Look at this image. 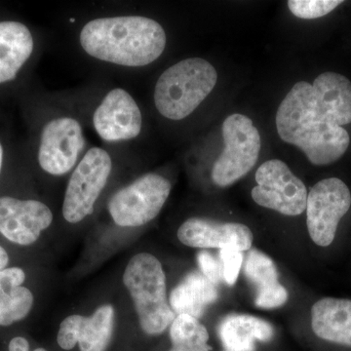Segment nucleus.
<instances>
[{"mask_svg":"<svg viewBox=\"0 0 351 351\" xmlns=\"http://www.w3.org/2000/svg\"><path fill=\"white\" fill-rule=\"evenodd\" d=\"M78 38L88 56L124 68H142L154 63L163 54L167 43L162 25L138 15L90 20L83 25Z\"/></svg>","mask_w":351,"mask_h":351,"instance_id":"nucleus-1","label":"nucleus"},{"mask_svg":"<svg viewBox=\"0 0 351 351\" xmlns=\"http://www.w3.org/2000/svg\"><path fill=\"white\" fill-rule=\"evenodd\" d=\"M276 128L285 143L299 147L314 165L338 161L350 144L348 132L316 112L313 85L295 83L276 113Z\"/></svg>","mask_w":351,"mask_h":351,"instance_id":"nucleus-2","label":"nucleus"},{"mask_svg":"<svg viewBox=\"0 0 351 351\" xmlns=\"http://www.w3.org/2000/svg\"><path fill=\"white\" fill-rule=\"evenodd\" d=\"M216 69L202 58H189L164 71L154 87L157 112L179 121L191 115L213 91Z\"/></svg>","mask_w":351,"mask_h":351,"instance_id":"nucleus-3","label":"nucleus"},{"mask_svg":"<svg viewBox=\"0 0 351 351\" xmlns=\"http://www.w3.org/2000/svg\"><path fill=\"white\" fill-rule=\"evenodd\" d=\"M123 283L133 300L143 331L151 336L162 334L172 324L176 314L167 301L161 263L152 254L134 256L124 270Z\"/></svg>","mask_w":351,"mask_h":351,"instance_id":"nucleus-4","label":"nucleus"},{"mask_svg":"<svg viewBox=\"0 0 351 351\" xmlns=\"http://www.w3.org/2000/svg\"><path fill=\"white\" fill-rule=\"evenodd\" d=\"M112 158L100 147H90L69 177L64 193L63 216L78 223L94 212L95 205L107 186L112 171Z\"/></svg>","mask_w":351,"mask_h":351,"instance_id":"nucleus-5","label":"nucleus"},{"mask_svg":"<svg viewBox=\"0 0 351 351\" xmlns=\"http://www.w3.org/2000/svg\"><path fill=\"white\" fill-rule=\"evenodd\" d=\"M223 138L225 149L214 164L212 180L226 188L253 169L260 156L261 136L248 117L233 113L223 121Z\"/></svg>","mask_w":351,"mask_h":351,"instance_id":"nucleus-6","label":"nucleus"},{"mask_svg":"<svg viewBox=\"0 0 351 351\" xmlns=\"http://www.w3.org/2000/svg\"><path fill=\"white\" fill-rule=\"evenodd\" d=\"M171 182L163 176L147 173L114 193L108 210L117 226L138 228L156 218L169 197Z\"/></svg>","mask_w":351,"mask_h":351,"instance_id":"nucleus-7","label":"nucleus"},{"mask_svg":"<svg viewBox=\"0 0 351 351\" xmlns=\"http://www.w3.org/2000/svg\"><path fill=\"white\" fill-rule=\"evenodd\" d=\"M86 137L80 120L57 115L44 124L39 140L38 160L44 172L55 177L73 172L86 154Z\"/></svg>","mask_w":351,"mask_h":351,"instance_id":"nucleus-8","label":"nucleus"},{"mask_svg":"<svg viewBox=\"0 0 351 351\" xmlns=\"http://www.w3.org/2000/svg\"><path fill=\"white\" fill-rule=\"evenodd\" d=\"M350 207V189L341 179L328 178L314 184L307 195L306 209L307 230L314 243L329 247Z\"/></svg>","mask_w":351,"mask_h":351,"instance_id":"nucleus-9","label":"nucleus"},{"mask_svg":"<svg viewBox=\"0 0 351 351\" xmlns=\"http://www.w3.org/2000/svg\"><path fill=\"white\" fill-rule=\"evenodd\" d=\"M256 182L251 195L260 206L291 217L306 209V186L283 161L271 159L263 163L256 173Z\"/></svg>","mask_w":351,"mask_h":351,"instance_id":"nucleus-10","label":"nucleus"},{"mask_svg":"<svg viewBox=\"0 0 351 351\" xmlns=\"http://www.w3.org/2000/svg\"><path fill=\"white\" fill-rule=\"evenodd\" d=\"M94 130L106 143L128 142L138 137L143 115L134 97L123 88H113L95 108Z\"/></svg>","mask_w":351,"mask_h":351,"instance_id":"nucleus-11","label":"nucleus"},{"mask_svg":"<svg viewBox=\"0 0 351 351\" xmlns=\"http://www.w3.org/2000/svg\"><path fill=\"white\" fill-rule=\"evenodd\" d=\"M52 221V211L40 201L0 197V233L13 243L34 244Z\"/></svg>","mask_w":351,"mask_h":351,"instance_id":"nucleus-12","label":"nucleus"},{"mask_svg":"<svg viewBox=\"0 0 351 351\" xmlns=\"http://www.w3.org/2000/svg\"><path fill=\"white\" fill-rule=\"evenodd\" d=\"M178 239L193 248H233L243 252L250 250L254 237L250 228L242 223L191 218L180 226Z\"/></svg>","mask_w":351,"mask_h":351,"instance_id":"nucleus-13","label":"nucleus"},{"mask_svg":"<svg viewBox=\"0 0 351 351\" xmlns=\"http://www.w3.org/2000/svg\"><path fill=\"white\" fill-rule=\"evenodd\" d=\"M316 112L343 127L351 123V82L336 73H321L313 84Z\"/></svg>","mask_w":351,"mask_h":351,"instance_id":"nucleus-14","label":"nucleus"},{"mask_svg":"<svg viewBox=\"0 0 351 351\" xmlns=\"http://www.w3.org/2000/svg\"><path fill=\"white\" fill-rule=\"evenodd\" d=\"M311 328L318 338L351 346V300L323 298L311 308Z\"/></svg>","mask_w":351,"mask_h":351,"instance_id":"nucleus-15","label":"nucleus"},{"mask_svg":"<svg viewBox=\"0 0 351 351\" xmlns=\"http://www.w3.org/2000/svg\"><path fill=\"white\" fill-rule=\"evenodd\" d=\"M34 49V36L27 25L16 21L0 22V84L15 80Z\"/></svg>","mask_w":351,"mask_h":351,"instance_id":"nucleus-16","label":"nucleus"},{"mask_svg":"<svg viewBox=\"0 0 351 351\" xmlns=\"http://www.w3.org/2000/svg\"><path fill=\"white\" fill-rule=\"evenodd\" d=\"M274 335L269 322L246 314L226 316L219 326V339L228 351H255L257 341H269Z\"/></svg>","mask_w":351,"mask_h":351,"instance_id":"nucleus-17","label":"nucleus"},{"mask_svg":"<svg viewBox=\"0 0 351 351\" xmlns=\"http://www.w3.org/2000/svg\"><path fill=\"white\" fill-rule=\"evenodd\" d=\"M216 285L197 271L189 272L170 295V306L175 314L200 318L205 308L218 300Z\"/></svg>","mask_w":351,"mask_h":351,"instance_id":"nucleus-18","label":"nucleus"},{"mask_svg":"<svg viewBox=\"0 0 351 351\" xmlns=\"http://www.w3.org/2000/svg\"><path fill=\"white\" fill-rule=\"evenodd\" d=\"M115 311L110 304L97 308L91 316L80 317L77 343L80 351H106L114 329Z\"/></svg>","mask_w":351,"mask_h":351,"instance_id":"nucleus-19","label":"nucleus"},{"mask_svg":"<svg viewBox=\"0 0 351 351\" xmlns=\"http://www.w3.org/2000/svg\"><path fill=\"white\" fill-rule=\"evenodd\" d=\"M172 348L169 351H210L209 334L197 318L179 314L170 325Z\"/></svg>","mask_w":351,"mask_h":351,"instance_id":"nucleus-20","label":"nucleus"},{"mask_svg":"<svg viewBox=\"0 0 351 351\" xmlns=\"http://www.w3.org/2000/svg\"><path fill=\"white\" fill-rule=\"evenodd\" d=\"M245 274L252 285L255 286L256 293L269 290L280 284L276 263L269 256L256 249L249 252Z\"/></svg>","mask_w":351,"mask_h":351,"instance_id":"nucleus-21","label":"nucleus"},{"mask_svg":"<svg viewBox=\"0 0 351 351\" xmlns=\"http://www.w3.org/2000/svg\"><path fill=\"white\" fill-rule=\"evenodd\" d=\"M34 295L29 289L17 287L0 298V325L9 326L23 320L32 311Z\"/></svg>","mask_w":351,"mask_h":351,"instance_id":"nucleus-22","label":"nucleus"},{"mask_svg":"<svg viewBox=\"0 0 351 351\" xmlns=\"http://www.w3.org/2000/svg\"><path fill=\"white\" fill-rule=\"evenodd\" d=\"M343 2L341 0H290L288 7L295 17L313 20L331 13Z\"/></svg>","mask_w":351,"mask_h":351,"instance_id":"nucleus-23","label":"nucleus"},{"mask_svg":"<svg viewBox=\"0 0 351 351\" xmlns=\"http://www.w3.org/2000/svg\"><path fill=\"white\" fill-rule=\"evenodd\" d=\"M219 257L223 265V279L228 286H233L239 278L240 269L243 262L242 252L233 248L221 249Z\"/></svg>","mask_w":351,"mask_h":351,"instance_id":"nucleus-24","label":"nucleus"},{"mask_svg":"<svg viewBox=\"0 0 351 351\" xmlns=\"http://www.w3.org/2000/svg\"><path fill=\"white\" fill-rule=\"evenodd\" d=\"M82 315L73 314L64 318L58 332V345L64 350H71L77 345L78 325Z\"/></svg>","mask_w":351,"mask_h":351,"instance_id":"nucleus-25","label":"nucleus"},{"mask_svg":"<svg viewBox=\"0 0 351 351\" xmlns=\"http://www.w3.org/2000/svg\"><path fill=\"white\" fill-rule=\"evenodd\" d=\"M197 262L203 276L215 285L223 279L221 263H219L218 258L211 255L209 252L202 251L198 253Z\"/></svg>","mask_w":351,"mask_h":351,"instance_id":"nucleus-26","label":"nucleus"},{"mask_svg":"<svg viewBox=\"0 0 351 351\" xmlns=\"http://www.w3.org/2000/svg\"><path fill=\"white\" fill-rule=\"evenodd\" d=\"M288 300V292L281 284L276 287L256 293V306L261 308L271 309L283 306Z\"/></svg>","mask_w":351,"mask_h":351,"instance_id":"nucleus-27","label":"nucleus"},{"mask_svg":"<svg viewBox=\"0 0 351 351\" xmlns=\"http://www.w3.org/2000/svg\"><path fill=\"white\" fill-rule=\"evenodd\" d=\"M29 343L25 338L22 337H17L11 339L10 343H9V351H29ZM34 351H47L44 348H38V350Z\"/></svg>","mask_w":351,"mask_h":351,"instance_id":"nucleus-28","label":"nucleus"},{"mask_svg":"<svg viewBox=\"0 0 351 351\" xmlns=\"http://www.w3.org/2000/svg\"><path fill=\"white\" fill-rule=\"evenodd\" d=\"M9 263V257L7 252L0 246V271L1 270L5 269L7 265Z\"/></svg>","mask_w":351,"mask_h":351,"instance_id":"nucleus-29","label":"nucleus"},{"mask_svg":"<svg viewBox=\"0 0 351 351\" xmlns=\"http://www.w3.org/2000/svg\"><path fill=\"white\" fill-rule=\"evenodd\" d=\"M3 156H4L3 147H2V145L0 144V171H1L2 163H3Z\"/></svg>","mask_w":351,"mask_h":351,"instance_id":"nucleus-30","label":"nucleus"},{"mask_svg":"<svg viewBox=\"0 0 351 351\" xmlns=\"http://www.w3.org/2000/svg\"><path fill=\"white\" fill-rule=\"evenodd\" d=\"M226 351H228V350H226Z\"/></svg>","mask_w":351,"mask_h":351,"instance_id":"nucleus-31","label":"nucleus"}]
</instances>
